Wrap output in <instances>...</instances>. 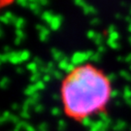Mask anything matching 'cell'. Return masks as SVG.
Returning a JSON list of instances; mask_svg holds the SVG:
<instances>
[{
    "label": "cell",
    "instance_id": "6da1fadb",
    "mask_svg": "<svg viewBox=\"0 0 131 131\" xmlns=\"http://www.w3.org/2000/svg\"><path fill=\"white\" fill-rule=\"evenodd\" d=\"M60 96L66 116L82 122L106 111L113 96L112 81L92 63L77 64L67 71Z\"/></svg>",
    "mask_w": 131,
    "mask_h": 131
},
{
    "label": "cell",
    "instance_id": "7a4b0ae2",
    "mask_svg": "<svg viewBox=\"0 0 131 131\" xmlns=\"http://www.w3.org/2000/svg\"><path fill=\"white\" fill-rule=\"evenodd\" d=\"M9 56H10L9 61H11L13 64H17V63L21 62V59H20V52H11L9 53Z\"/></svg>",
    "mask_w": 131,
    "mask_h": 131
},
{
    "label": "cell",
    "instance_id": "3957f363",
    "mask_svg": "<svg viewBox=\"0 0 131 131\" xmlns=\"http://www.w3.org/2000/svg\"><path fill=\"white\" fill-rule=\"evenodd\" d=\"M41 18H42L43 20H45L46 23H49V24H51L52 23V19L54 18L53 16H52V14L51 13V12H49V11H45L44 13H42V15H41Z\"/></svg>",
    "mask_w": 131,
    "mask_h": 131
},
{
    "label": "cell",
    "instance_id": "277c9868",
    "mask_svg": "<svg viewBox=\"0 0 131 131\" xmlns=\"http://www.w3.org/2000/svg\"><path fill=\"white\" fill-rule=\"evenodd\" d=\"M49 37V30H48V28H46L45 26L39 31V38H40V40L41 41H46Z\"/></svg>",
    "mask_w": 131,
    "mask_h": 131
},
{
    "label": "cell",
    "instance_id": "5b68a950",
    "mask_svg": "<svg viewBox=\"0 0 131 131\" xmlns=\"http://www.w3.org/2000/svg\"><path fill=\"white\" fill-rule=\"evenodd\" d=\"M24 24H25V21H24V19L23 18H17L14 24L15 26L17 27V29H21L24 26Z\"/></svg>",
    "mask_w": 131,
    "mask_h": 131
},
{
    "label": "cell",
    "instance_id": "8992f818",
    "mask_svg": "<svg viewBox=\"0 0 131 131\" xmlns=\"http://www.w3.org/2000/svg\"><path fill=\"white\" fill-rule=\"evenodd\" d=\"M50 24H51V28H52V29H53V30L57 29L58 26H59V20H58V18H57V17H54V18L52 19V23H51Z\"/></svg>",
    "mask_w": 131,
    "mask_h": 131
},
{
    "label": "cell",
    "instance_id": "52a82bcc",
    "mask_svg": "<svg viewBox=\"0 0 131 131\" xmlns=\"http://www.w3.org/2000/svg\"><path fill=\"white\" fill-rule=\"evenodd\" d=\"M29 56H30V52L26 51V50H24V51L20 52V59H21V61L27 60L29 58Z\"/></svg>",
    "mask_w": 131,
    "mask_h": 131
},
{
    "label": "cell",
    "instance_id": "ba28073f",
    "mask_svg": "<svg viewBox=\"0 0 131 131\" xmlns=\"http://www.w3.org/2000/svg\"><path fill=\"white\" fill-rule=\"evenodd\" d=\"M28 7L30 8V10H32L33 12H35L36 10H38L39 8H41V7H40V4L37 3V2H36V3H30Z\"/></svg>",
    "mask_w": 131,
    "mask_h": 131
},
{
    "label": "cell",
    "instance_id": "9c48e42d",
    "mask_svg": "<svg viewBox=\"0 0 131 131\" xmlns=\"http://www.w3.org/2000/svg\"><path fill=\"white\" fill-rule=\"evenodd\" d=\"M16 35H17V37L20 38V39H24L25 38V34H24V32L21 29H17L16 30Z\"/></svg>",
    "mask_w": 131,
    "mask_h": 131
},
{
    "label": "cell",
    "instance_id": "30bf717a",
    "mask_svg": "<svg viewBox=\"0 0 131 131\" xmlns=\"http://www.w3.org/2000/svg\"><path fill=\"white\" fill-rule=\"evenodd\" d=\"M17 2H18L20 6H23V7H27V6H29V4H30L28 0H17Z\"/></svg>",
    "mask_w": 131,
    "mask_h": 131
},
{
    "label": "cell",
    "instance_id": "8fae6325",
    "mask_svg": "<svg viewBox=\"0 0 131 131\" xmlns=\"http://www.w3.org/2000/svg\"><path fill=\"white\" fill-rule=\"evenodd\" d=\"M0 21H1L2 24H10L9 19H7V18H6V17L4 16V15L0 16Z\"/></svg>",
    "mask_w": 131,
    "mask_h": 131
},
{
    "label": "cell",
    "instance_id": "7c38bea8",
    "mask_svg": "<svg viewBox=\"0 0 131 131\" xmlns=\"http://www.w3.org/2000/svg\"><path fill=\"white\" fill-rule=\"evenodd\" d=\"M27 68L29 69V70L32 71V72H35V71H36V63H35V62H33V63H30V64H28Z\"/></svg>",
    "mask_w": 131,
    "mask_h": 131
},
{
    "label": "cell",
    "instance_id": "4fadbf2b",
    "mask_svg": "<svg viewBox=\"0 0 131 131\" xmlns=\"http://www.w3.org/2000/svg\"><path fill=\"white\" fill-rule=\"evenodd\" d=\"M37 1L40 5H47L48 4V0H37Z\"/></svg>",
    "mask_w": 131,
    "mask_h": 131
},
{
    "label": "cell",
    "instance_id": "5bb4252c",
    "mask_svg": "<svg viewBox=\"0 0 131 131\" xmlns=\"http://www.w3.org/2000/svg\"><path fill=\"white\" fill-rule=\"evenodd\" d=\"M21 41H23V39H20V38L17 37L16 39H15V44H16V45H19Z\"/></svg>",
    "mask_w": 131,
    "mask_h": 131
},
{
    "label": "cell",
    "instance_id": "9a60e30c",
    "mask_svg": "<svg viewBox=\"0 0 131 131\" xmlns=\"http://www.w3.org/2000/svg\"><path fill=\"white\" fill-rule=\"evenodd\" d=\"M3 36V31H2V29L0 28V38Z\"/></svg>",
    "mask_w": 131,
    "mask_h": 131
}]
</instances>
